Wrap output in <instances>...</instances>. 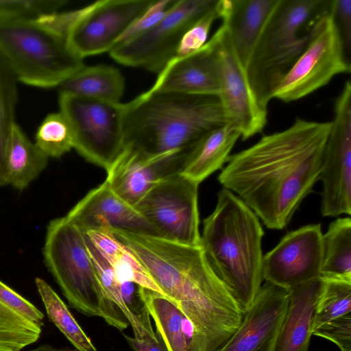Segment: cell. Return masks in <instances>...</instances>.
<instances>
[{
    "label": "cell",
    "mask_w": 351,
    "mask_h": 351,
    "mask_svg": "<svg viewBox=\"0 0 351 351\" xmlns=\"http://www.w3.org/2000/svg\"><path fill=\"white\" fill-rule=\"evenodd\" d=\"M331 121L296 118L230 156L218 176L269 229L282 230L319 179Z\"/></svg>",
    "instance_id": "obj_1"
},
{
    "label": "cell",
    "mask_w": 351,
    "mask_h": 351,
    "mask_svg": "<svg viewBox=\"0 0 351 351\" xmlns=\"http://www.w3.org/2000/svg\"><path fill=\"white\" fill-rule=\"evenodd\" d=\"M117 237L190 324L189 351H219L245 313L210 267L202 246L123 230Z\"/></svg>",
    "instance_id": "obj_2"
},
{
    "label": "cell",
    "mask_w": 351,
    "mask_h": 351,
    "mask_svg": "<svg viewBox=\"0 0 351 351\" xmlns=\"http://www.w3.org/2000/svg\"><path fill=\"white\" fill-rule=\"evenodd\" d=\"M263 235L256 214L234 193L223 188L215 208L204 220L201 246L210 267L243 313L263 281Z\"/></svg>",
    "instance_id": "obj_3"
},
{
    "label": "cell",
    "mask_w": 351,
    "mask_h": 351,
    "mask_svg": "<svg viewBox=\"0 0 351 351\" xmlns=\"http://www.w3.org/2000/svg\"><path fill=\"white\" fill-rule=\"evenodd\" d=\"M225 124L218 97L151 87L123 104V149L156 154L188 148Z\"/></svg>",
    "instance_id": "obj_4"
},
{
    "label": "cell",
    "mask_w": 351,
    "mask_h": 351,
    "mask_svg": "<svg viewBox=\"0 0 351 351\" xmlns=\"http://www.w3.org/2000/svg\"><path fill=\"white\" fill-rule=\"evenodd\" d=\"M333 0H280L245 70L258 104L265 110L280 82L305 49Z\"/></svg>",
    "instance_id": "obj_5"
},
{
    "label": "cell",
    "mask_w": 351,
    "mask_h": 351,
    "mask_svg": "<svg viewBox=\"0 0 351 351\" xmlns=\"http://www.w3.org/2000/svg\"><path fill=\"white\" fill-rule=\"evenodd\" d=\"M51 15L0 20V54L19 82L58 88L85 66Z\"/></svg>",
    "instance_id": "obj_6"
},
{
    "label": "cell",
    "mask_w": 351,
    "mask_h": 351,
    "mask_svg": "<svg viewBox=\"0 0 351 351\" xmlns=\"http://www.w3.org/2000/svg\"><path fill=\"white\" fill-rule=\"evenodd\" d=\"M45 264L69 305L88 317L126 329L128 321L108 298L88 251L85 233L66 216L49 221L43 249Z\"/></svg>",
    "instance_id": "obj_7"
},
{
    "label": "cell",
    "mask_w": 351,
    "mask_h": 351,
    "mask_svg": "<svg viewBox=\"0 0 351 351\" xmlns=\"http://www.w3.org/2000/svg\"><path fill=\"white\" fill-rule=\"evenodd\" d=\"M60 112L71 130L73 148L106 171L123 150V103L59 94Z\"/></svg>",
    "instance_id": "obj_8"
},
{
    "label": "cell",
    "mask_w": 351,
    "mask_h": 351,
    "mask_svg": "<svg viewBox=\"0 0 351 351\" xmlns=\"http://www.w3.org/2000/svg\"><path fill=\"white\" fill-rule=\"evenodd\" d=\"M350 71V56L331 10L317 23L305 49L280 82L273 99L298 100L324 86L335 75Z\"/></svg>",
    "instance_id": "obj_9"
},
{
    "label": "cell",
    "mask_w": 351,
    "mask_h": 351,
    "mask_svg": "<svg viewBox=\"0 0 351 351\" xmlns=\"http://www.w3.org/2000/svg\"><path fill=\"white\" fill-rule=\"evenodd\" d=\"M217 0L173 1L165 16L143 34L115 46L110 56L128 66L159 74L176 56L184 33Z\"/></svg>",
    "instance_id": "obj_10"
},
{
    "label": "cell",
    "mask_w": 351,
    "mask_h": 351,
    "mask_svg": "<svg viewBox=\"0 0 351 351\" xmlns=\"http://www.w3.org/2000/svg\"><path fill=\"white\" fill-rule=\"evenodd\" d=\"M199 184L176 173L155 184L134 205L161 237L201 245Z\"/></svg>",
    "instance_id": "obj_11"
},
{
    "label": "cell",
    "mask_w": 351,
    "mask_h": 351,
    "mask_svg": "<svg viewBox=\"0 0 351 351\" xmlns=\"http://www.w3.org/2000/svg\"><path fill=\"white\" fill-rule=\"evenodd\" d=\"M334 116L326 143L319 179L324 217L351 213V83L348 80L334 102Z\"/></svg>",
    "instance_id": "obj_12"
},
{
    "label": "cell",
    "mask_w": 351,
    "mask_h": 351,
    "mask_svg": "<svg viewBox=\"0 0 351 351\" xmlns=\"http://www.w3.org/2000/svg\"><path fill=\"white\" fill-rule=\"evenodd\" d=\"M153 0L98 1L77 10L66 31L72 50L82 58L110 52Z\"/></svg>",
    "instance_id": "obj_13"
},
{
    "label": "cell",
    "mask_w": 351,
    "mask_h": 351,
    "mask_svg": "<svg viewBox=\"0 0 351 351\" xmlns=\"http://www.w3.org/2000/svg\"><path fill=\"white\" fill-rule=\"evenodd\" d=\"M219 62L218 99L226 124L232 127L243 140L261 132L267 123V110L258 103L249 84L245 71L232 47L225 24L215 32Z\"/></svg>",
    "instance_id": "obj_14"
},
{
    "label": "cell",
    "mask_w": 351,
    "mask_h": 351,
    "mask_svg": "<svg viewBox=\"0 0 351 351\" xmlns=\"http://www.w3.org/2000/svg\"><path fill=\"white\" fill-rule=\"evenodd\" d=\"M322 234L319 223L288 232L263 256V280L289 289L320 276Z\"/></svg>",
    "instance_id": "obj_15"
},
{
    "label": "cell",
    "mask_w": 351,
    "mask_h": 351,
    "mask_svg": "<svg viewBox=\"0 0 351 351\" xmlns=\"http://www.w3.org/2000/svg\"><path fill=\"white\" fill-rule=\"evenodd\" d=\"M192 147L156 154L124 148L106 171V180L119 197L134 206L158 182L180 173Z\"/></svg>",
    "instance_id": "obj_16"
},
{
    "label": "cell",
    "mask_w": 351,
    "mask_h": 351,
    "mask_svg": "<svg viewBox=\"0 0 351 351\" xmlns=\"http://www.w3.org/2000/svg\"><path fill=\"white\" fill-rule=\"evenodd\" d=\"M289 291L265 281L242 322L219 351H274Z\"/></svg>",
    "instance_id": "obj_17"
},
{
    "label": "cell",
    "mask_w": 351,
    "mask_h": 351,
    "mask_svg": "<svg viewBox=\"0 0 351 351\" xmlns=\"http://www.w3.org/2000/svg\"><path fill=\"white\" fill-rule=\"evenodd\" d=\"M66 217L82 232L104 228L160 237L156 228L105 180L90 190Z\"/></svg>",
    "instance_id": "obj_18"
},
{
    "label": "cell",
    "mask_w": 351,
    "mask_h": 351,
    "mask_svg": "<svg viewBox=\"0 0 351 351\" xmlns=\"http://www.w3.org/2000/svg\"><path fill=\"white\" fill-rule=\"evenodd\" d=\"M215 32L202 47L172 59L158 74L152 88L164 91L218 97L219 62Z\"/></svg>",
    "instance_id": "obj_19"
},
{
    "label": "cell",
    "mask_w": 351,
    "mask_h": 351,
    "mask_svg": "<svg viewBox=\"0 0 351 351\" xmlns=\"http://www.w3.org/2000/svg\"><path fill=\"white\" fill-rule=\"evenodd\" d=\"M279 1L219 0V19L244 70Z\"/></svg>",
    "instance_id": "obj_20"
},
{
    "label": "cell",
    "mask_w": 351,
    "mask_h": 351,
    "mask_svg": "<svg viewBox=\"0 0 351 351\" xmlns=\"http://www.w3.org/2000/svg\"><path fill=\"white\" fill-rule=\"evenodd\" d=\"M44 315L0 280V351H21L37 341Z\"/></svg>",
    "instance_id": "obj_21"
},
{
    "label": "cell",
    "mask_w": 351,
    "mask_h": 351,
    "mask_svg": "<svg viewBox=\"0 0 351 351\" xmlns=\"http://www.w3.org/2000/svg\"><path fill=\"white\" fill-rule=\"evenodd\" d=\"M323 284V279L319 276L287 289V308L274 351H308Z\"/></svg>",
    "instance_id": "obj_22"
},
{
    "label": "cell",
    "mask_w": 351,
    "mask_h": 351,
    "mask_svg": "<svg viewBox=\"0 0 351 351\" xmlns=\"http://www.w3.org/2000/svg\"><path fill=\"white\" fill-rule=\"evenodd\" d=\"M240 137L239 133L228 124L207 132L190 149L180 174L201 183L222 168Z\"/></svg>",
    "instance_id": "obj_23"
},
{
    "label": "cell",
    "mask_w": 351,
    "mask_h": 351,
    "mask_svg": "<svg viewBox=\"0 0 351 351\" xmlns=\"http://www.w3.org/2000/svg\"><path fill=\"white\" fill-rule=\"evenodd\" d=\"M141 301L153 319L168 351H189L192 328L186 330L182 312L165 295L138 286Z\"/></svg>",
    "instance_id": "obj_24"
},
{
    "label": "cell",
    "mask_w": 351,
    "mask_h": 351,
    "mask_svg": "<svg viewBox=\"0 0 351 351\" xmlns=\"http://www.w3.org/2000/svg\"><path fill=\"white\" fill-rule=\"evenodd\" d=\"M125 81L116 67L84 66L58 86L59 94H69L101 101L120 103Z\"/></svg>",
    "instance_id": "obj_25"
},
{
    "label": "cell",
    "mask_w": 351,
    "mask_h": 351,
    "mask_svg": "<svg viewBox=\"0 0 351 351\" xmlns=\"http://www.w3.org/2000/svg\"><path fill=\"white\" fill-rule=\"evenodd\" d=\"M123 281L164 293L134 253L107 228L85 233Z\"/></svg>",
    "instance_id": "obj_26"
},
{
    "label": "cell",
    "mask_w": 351,
    "mask_h": 351,
    "mask_svg": "<svg viewBox=\"0 0 351 351\" xmlns=\"http://www.w3.org/2000/svg\"><path fill=\"white\" fill-rule=\"evenodd\" d=\"M48 159L16 123L7 151L8 184L20 191L25 189L45 169Z\"/></svg>",
    "instance_id": "obj_27"
},
{
    "label": "cell",
    "mask_w": 351,
    "mask_h": 351,
    "mask_svg": "<svg viewBox=\"0 0 351 351\" xmlns=\"http://www.w3.org/2000/svg\"><path fill=\"white\" fill-rule=\"evenodd\" d=\"M85 240L91 261L105 293L124 315L132 327L134 337L139 340L157 341L159 336L153 330L150 317H142L134 314L126 304L123 291L125 281L120 278L86 234Z\"/></svg>",
    "instance_id": "obj_28"
},
{
    "label": "cell",
    "mask_w": 351,
    "mask_h": 351,
    "mask_svg": "<svg viewBox=\"0 0 351 351\" xmlns=\"http://www.w3.org/2000/svg\"><path fill=\"white\" fill-rule=\"evenodd\" d=\"M320 277L351 281V219L338 218L322 234Z\"/></svg>",
    "instance_id": "obj_29"
},
{
    "label": "cell",
    "mask_w": 351,
    "mask_h": 351,
    "mask_svg": "<svg viewBox=\"0 0 351 351\" xmlns=\"http://www.w3.org/2000/svg\"><path fill=\"white\" fill-rule=\"evenodd\" d=\"M35 283L49 320L58 328L77 350L97 351L90 338L52 287L40 278L35 279Z\"/></svg>",
    "instance_id": "obj_30"
},
{
    "label": "cell",
    "mask_w": 351,
    "mask_h": 351,
    "mask_svg": "<svg viewBox=\"0 0 351 351\" xmlns=\"http://www.w3.org/2000/svg\"><path fill=\"white\" fill-rule=\"evenodd\" d=\"M11 69L0 54V186L8 185L7 151L15 121L17 84Z\"/></svg>",
    "instance_id": "obj_31"
},
{
    "label": "cell",
    "mask_w": 351,
    "mask_h": 351,
    "mask_svg": "<svg viewBox=\"0 0 351 351\" xmlns=\"http://www.w3.org/2000/svg\"><path fill=\"white\" fill-rule=\"evenodd\" d=\"M323 280L313 317V330L329 320L351 312V281L339 279Z\"/></svg>",
    "instance_id": "obj_32"
},
{
    "label": "cell",
    "mask_w": 351,
    "mask_h": 351,
    "mask_svg": "<svg viewBox=\"0 0 351 351\" xmlns=\"http://www.w3.org/2000/svg\"><path fill=\"white\" fill-rule=\"evenodd\" d=\"M35 144L48 158H60L73 148L71 128L60 111L45 117L36 130Z\"/></svg>",
    "instance_id": "obj_33"
},
{
    "label": "cell",
    "mask_w": 351,
    "mask_h": 351,
    "mask_svg": "<svg viewBox=\"0 0 351 351\" xmlns=\"http://www.w3.org/2000/svg\"><path fill=\"white\" fill-rule=\"evenodd\" d=\"M65 0H0V20L16 17L36 18L59 12Z\"/></svg>",
    "instance_id": "obj_34"
},
{
    "label": "cell",
    "mask_w": 351,
    "mask_h": 351,
    "mask_svg": "<svg viewBox=\"0 0 351 351\" xmlns=\"http://www.w3.org/2000/svg\"><path fill=\"white\" fill-rule=\"evenodd\" d=\"M219 19V0L183 35L176 58H182L199 50L206 43L214 21Z\"/></svg>",
    "instance_id": "obj_35"
},
{
    "label": "cell",
    "mask_w": 351,
    "mask_h": 351,
    "mask_svg": "<svg viewBox=\"0 0 351 351\" xmlns=\"http://www.w3.org/2000/svg\"><path fill=\"white\" fill-rule=\"evenodd\" d=\"M312 335L328 339L341 351H351V312L317 326Z\"/></svg>",
    "instance_id": "obj_36"
},
{
    "label": "cell",
    "mask_w": 351,
    "mask_h": 351,
    "mask_svg": "<svg viewBox=\"0 0 351 351\" xmlns=\"http://www.w3.org/2000/svg\"><path fill=\"white\" fill-rule=\"evenodd\" d=\"M173 2V0L153 1L147 10L120 37L115 46L132 39L155 26L165 16Z\"/></svg>",
    "instance_id": "obj_37"
},
{
    "label": "cell",
    "mask_w": 351,
    "mask_h": 351,
    "mask_svg": "<svg viewBox=\"0 0 351 351\" xmlns=\"http://www.w3.org/2000/svg\"><path fill=\"white\" fill-rule=\"evenodd\" d=\"M332 13L350 56L351 47V0H333Z\"/></svg>",
    "instance_id": "obj_38"
},
{
    "label": "cell",
    "mask_w": 351,
    "mask_h": 351,
    "mask_svg": "<svg viewBox=\"0 0 351 351\" xmlns=\"http://www.w3.org/2000/svg\"><path fill=\"white\" fill-rule=\"evenodd\" d=\"M123 337L133 351H168L160 336L155 342L139 340L125 334Z\"/></svg>",
    "instance_id": "obj_39"
},
{
    "label": "cell",
    "mask_w": 351,
    "mask_h": 351,
    "mask_svg": "<svg viewBox=\"0 0 351 351\" xmlns=\"http://www.w3.org/2000/svg\"><path fill=\"white\" fill-rule=\"evenodd\" d=\"M26 351H78L77 350H72L69 348H56L51 345L45 344L41 345L36 348L30 349Z\"/></svg>",
    "instance_id": "obj_40"
}]
</instances>
